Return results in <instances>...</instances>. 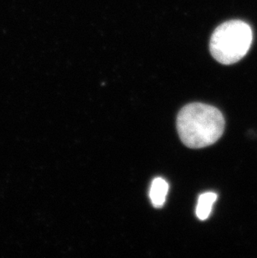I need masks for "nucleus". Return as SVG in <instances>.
<instances>
[{
  "instance_id": "obj_2",
  "label": "nucleus",
  "mask_w": 257,
  "mask_h": 258,
  "mask_svg": "<svg viewBox=\"0 0 257 258\" xmlns=\"http://www.w3.org/2000/svg\"><path fill=\"white\" fill-rule=\"evenodd\" d=\"M252 39L250 25L241 20H231L216 28L211 36L210 50L219 63L232 64L247 54Z\"/></svg>"
},
{
  "instance_id": "obj_4",
  "label": "nucleus",
  "mask_w": 257,
  "mask_h": 258,
  "mask_svg": "<svg viewBox=\"0 0 257 258\" xmlns=\"http://www.w3.org/2000/svg\"><path fill=\"white\" fill-rule=\"evenodd\" d=\"M217 194L215 192H206L200 196L196 210L197 217L200 220L205 221L208 219L212 211L214 203L217 200Z\"/></svg>"
},
{
  "instance_id": "obj_1",
  "label": "nucleus",
  "mask_w": 257,
  "mask_h": 258,
  "mask_svg": "<svg viewBox=\"0 0 257 258\" xmlns=\"http://www.w3.org/2000/svg\"><path fill=\"white\" fill-rule=\"evenodd\" d=\"M181 142L189 148H204L216 143L225 130V119L217 108L192 103L182 108L177 117Z\"/></svg>"
},
{
  "instance_id": "obj_3",
  "label": "nucleus",
  "mask_w": 257,
  "mask_h": 258,
  "mask_svg": "<svg viewBox=\"0 0 257 258\" xmlns=\"http://www.w3.org/2000/svg\"><path fill=\"white\" fill-rule=\"evenodd\" d=\"M169 190V184L163 178L154 179L150 190V198L155 208H160L165 204Z\"/></svg>"
}]
</instances>
